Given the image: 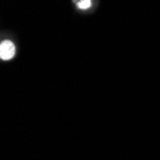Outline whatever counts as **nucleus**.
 <instances>
[{
  "label": "nucleus",
  "mask_w": 160,
  "mask_h": 160,
  "mask_svg": "<svg viewBox=\"0 0 160 160\" xmlns=\"http://www.w3.org/2000/svg\"><path fill=\"white\" fill-rule=\"evenodd\" d=\"M16 55V46L11 40H4L0 44V59L10 61Z\"/></svg>",
  "instance_id": "f257e3e1"
},
{
  "label": "nucleus",
  "mask_w": 160,
  "mask_h": 160,
  "mask_svg": "<svg viewBox=\"0 0 160 160\" xmlns=\"http://www.w3.org/2000/svg\"><path fill=\"white\" fill-rule=\"evenodd\" d=\"M91 0H81V2L78 3V7L82 10H86L91 7Z\"/></svg>",
  "instance_id": "f03ea898"
}]
</instances>
